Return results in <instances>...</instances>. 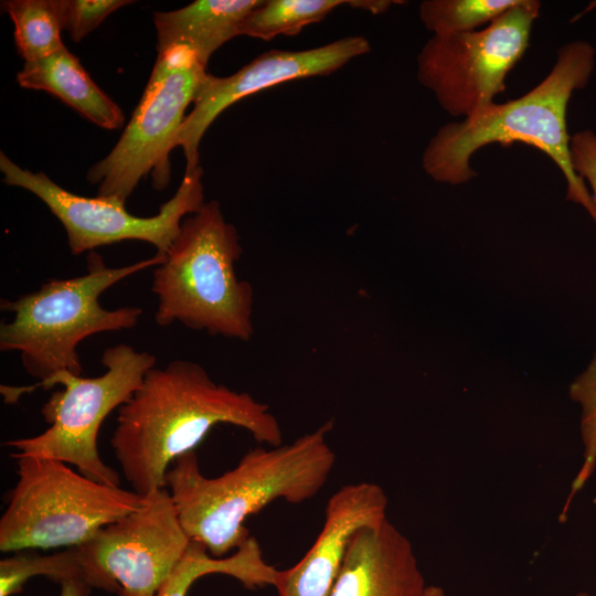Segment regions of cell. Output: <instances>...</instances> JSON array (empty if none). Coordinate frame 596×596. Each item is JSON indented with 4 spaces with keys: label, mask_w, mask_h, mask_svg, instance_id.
I'll use <instances>...</instances> for the list:
<instances>
[{
    "label": "cell",
    "mask_w": 596,
    "mask_h": 596,
    "mask_svg": "<svg viewBox=\"0 0 596 596\" xmlns=\"http://www.w3.org/2000/svg\"><path fill=\"white\" fill-rule=\"evenodd\" d=\"M574 596H590V595L586 592H578Z\"/></svg>",
    "instance_id": "28"
},
{
    "label": "cell",
    "mask_w": 596,
    "mask_h": 596,
    "mask_svg": "<svg viewBox=\"0 0 596 596\" xmlns=\"http://www.w3.org/2000/svg\"><path fill=\"white\" fill-rule=\"evenodd\" d=\"M331 429L327 422L290 444L252 449L215 478L201 472L194 451L178 457L166 486L189 539L223 557L249 538L244 526L249 515L277 499L298 504L315 497L336 462L327 440Z\"/></svg>",
    "instance_id": "2"
},
{
    "label": "cell",
    "mask_w": 596,
    "mask_h": 596,
    "mask_svg": "<svg viewBox=\"0 0 596 596\" xmlns=\"http://www.w3.org/2000/svg\"><path fill=\"white\" fill-rule=\"evenodd\" d=\"M570 150L575 173L589 184L596 222V134L590 129L577 131L571 137Z\"/></svg>",
    "instance_id": "24"
},
{
    "label": "cell",
    "mask_w": 596,
    "mask_h": 596,
    "mask_svg": "<svg viewBox=\"0 0 596 596\" xmlns=\"http://www.w3.org/2000/svg\"><path fill=\"white\" fill-rule=\"evenodd\" d=\"M0 170L6 184L30 191L50 209L63 225L73 255L127 240L147 242L156 247L157 254L166 255L183 219L205 203L201 166L185 172L174 195L160 206L158 214L148 217L130 214L125 202L117 198L72 193L44 172L19 167L3 152Z\"/></svg>",
    "instance_id": "10"
},
{
    "label": "cell",
    "mask_w": 596,
    "mask_h": 596,
    "mask_svg": "<svg viewBox=\"0 0 596 596\" xmlns=\"http://www.w3.org/2000/svg\"><path fill=\"white\" fill-rule=\"evenodd\" d=\"M156 362V356L148 351L120 343L103 352L100 363L106 371L102 375L83 377L60 372L35 384L34 387L44 389L64 386L63 391L54 392L41 409L50 426L36 436L8 440L6 446L14 448L19 455L74 465L95 481L119 487V475L98 454V432L105 418L130 400Z\"/></svg>",
    "instance_id": "7"
},
{
    "label": "cell",
    "mask_w": 596,
    "mask_h": 596,
    "mask_svg": "<svg viewBox=\"0 0 596 596\" xmlns=\"http://www.w3.org/2000/svg\"><path fill=\"white\" fill-rule=\"evenodd\" d=\"M2 9L14 25V42L25 62L46 57L65 47L57 0H6Z\"/></svg>",
    "instance_id": "18"
},
{
    "label": "cell",
    "mask_w": 596,
    "mask_h": 596,
    "mask_svg": "<svg viewBox=\"0 0 596 596\" xmlns=\"http://www.w3.org/2000/svg\"><path fill=\"white\" fill-rule=\"evenodd\" d=\"M570 397L581 407L579 433L583 444V461L571 485L560 521L566 520L574 497L585 487L596 469V353L570 385Z\"/></svg>",
    "instance_id": "22"
},
{
    "label": "cell",
    "mask_w": 596,
    "mask_h": 596,
    "mask_svg": "<svg viewBox=\"0 0 596 596\" xmlns=\"http://www.w3.org/2000/svg\"><path fill=\"white\" fill-rule=\"evenodd\" d=\"M166 255L123 267H108L95 251L87 255V272L72 278H51L39 289L14 300L1 299L12 319L0 326V350L15 351L25 372L43 383L60 372L81 375L78 344L100 332L134 328L141 308L106 309L99 304L108 288L138 272L156 267Z\"/></svg>",
    "instance_id": "4"
},
{
    "label": "cell",
    "mask_w": 596,
    "mask_h": 596,
    "mask_svg": "<svg viewBox=\"0 0 596 596\" xmlns=\"http://www.w3.org/2000/svg\"><path fill=\"white\" fill-rule=\"evenodd\" d=\"M264 0H196L168 12H155L157 50L185 46L206 65L215 51L240 35L245 19Z\"/></svg>",
    "instance_id": "15"
},
{
    "label": "cell",
    "mask_w": 596,
    "mask_h": 596,
    "mask_svg": "<svg viewBox=\"0 0 596 596\" xmlns=\"http://www.w3.org/2000/svg\"><path fill=\"white\" fill-rule=\"evenodd\" d=\"M116 422L110 445L126 480L141 496L166 487L170 462L194 451L217 424L246 429L273 447L283 441L268 405L215 383L201 364L181 359L149 370L118 408Z\"/></svg>",
    "instance_id": "1"
},
{
    "label": "cell",
    "mask_w": 596,
    "mask_h": 596,
    "mask_svg": "<svg viewBox=\"0 0 596 596\" xmlns=\"http://www.w3.org/2000/svg\"><path fill=\"white\" fill-rule=\"evenodd\" d=\"M541 3L520 0L480 31L433 35L417 55V78L453 117L471 116L505 89L530 45Z\"/></svg>",
    "instance_id": "9"
},
{
    "label": "cell",
    "mask_w": 596,
    "mask_h": 596,
    "mask_svg": "<svg viewBox=\"0 0 596 596\" xmlns=\"http://www.w3.org/2000/svg\"><path fill=\"white\" fill-rule=\"evenodd\" d=\"M190 543L163 487L145 496L140 509L103 526L75 549L91 588L118 596H156Z\"/></svg>",
    "instance_id": "11"
},
{
    "label": "cell",
    "mask_w": 596,
    "mask_h": 596,
    "mask_svg": "<svg viewBox=\"0 0 596 596\" xmlns=\"http://www.w3.org/2000/svg\"><path fill=\"white\" fill-rule=\"evenodd\" d=\"M520 0H425L419 19L433 35L476 31L519 3Z\"/></svg>",
    "instance_id": "21"
},
{
    "label": "cell",
    "mask_w": 596,
    "mask_h": 596,
    "mask_svg": "<svg viewBox=\"0 0 596 596\" xmlns=\"http://www.w3.org/2000/svg\"><path fill=\"white\" fill-rule=\"evenodd\" d=\"M11 456L19 478L0 519L1 552L79 546L145 503V496L103 485L63 461Z\"/></svg>",
    "instance_id": "6"
},
{
    "label": "cell",
    "mask_w": 596,
    "mask_h": 596,
    "mask_svg": "<svg viewBox=\"0 0 596 596\" xmlns=\"http://www.w3.org/2000/svg\"><path fill=\"white\" fill-rule=\"evenodd\" d=\"M409 540L387 519L353 535L330 596H425Z\"/></svg>",
    "instance_id": "14"
},
{
    "label": "cell",
    "mask_w": 596,
    "mask_h": 596,
    "mask_svg": "<svg viewBox=\"0 0 596 596\" xmlns=\"http://www.w3.org/2000/svg\"><path fill=\"white\" fill-rule=\"evenodd\" d=\"M34 576H45L60 585L70 581L85 583L75 547L50 555L23 550L0 561V596L19 593Z\"/></svg>",
    "instance_id": "20"
},
{
    "label": "cell",
    "mask_w": 596,
    "mask_h": 596,
    "mask_svg": "<svg viewBox=\"0 0 596 596\" xmlns=\"http://www.w3.org/2000/svg\"><path fill=\"white\" fill-rule=\"evenodd\" d=\"M207 72L185 46L158 53L143 94L119 140L110 152L93 164L87 180L97 184L98 196L126 203L139 181L149 173L161 191L171 179L169 155Z\"/></svg>",
    "instance_id": "8"
},
{
    "label": "cell",
    "mask_w": 596,
    "mask_h": 596,
    "mask_svg": "<svg viewBox=\"0 0 596 596\" xmlns=\"http://www.w3.org/2000/svg\"><path fill=\"white\" fill-rule=\"evenodd\" d=\"M349 0H267L243 22L240 35L269 41L277 35H295L305 26L323 20Z\"/></svg>",
    "instance_id": "19"
},
{
    "label": "cell",
    "mask_w": 596,
    "mask_h": 596,
    "mask_svg": "<svg viewBox=\"0 0 596 596\" xmlns=\"http://www.w3.org/2000/svg\"><path fill=\"white\" fill-rule=\"evenodd\" d=\"M596 50L587 41L563 45L547 76L523 96L491 103L461 121L441 126L427 143L422 167L435 181L462 184L477 175L471 156L490 143L522 142L540 149L558 167L567 183L566 199L594 217L588 188L571 162L567 106L573 93L584 88L595 68Z\"/></svg>",
    "instance_id": "3"
},
{
    "label": "cell",
    "mask_w": 596,
    "mask_h": 596,
    "mask_svg": "<svg viewBox=\"0 0 596 596\" xmlns=\"http://www.w3.org/2000/svg\"><path fill=\"white\" fill-rule=\"evenodd\" d=\"M91 587L78 581H70L61 584L60 596H88Z\"/></svg>",
    "instance_id": "26"
},
{
    "label": "cell",
    "mask_w": 596,
    "mask_h": 596,
    "mask_svg": "<svg viewBox=\"0 0 596 596\" xmlns=\"http://www.w3.org/2000/svg\"><path fill=\"white\" fill-rule=\"evenodd\" d=\"M394 3H403V2L389 1V0H349L350 7L362 9L373 14H380V13L385 12Z\"/></svg>",
    "instance_id": "25"
},
{
    "label": "cell",
    "mask_w": 596,
    "mask_h": 596,
    "mask_svg": "<svg viewBox=\"0 0 596 596\" xmlns=\"http://www.w3.org/2000/svg\"><path fill=\"white\" fill-rule=\"evenodd\" d=\"M20 86L57 97L83 117L105 129H118L125 116L120 107L91 78L66 47L32 62L18 73Z\"/></svg>",
    "instance_id": "16"
},
{
    "label": "cell",
    "mask_w": 596,
    "mask_h": 596,
    "mask_svg": "<svg viewBox=\"0 0 596 596\" xmlns=\"http://www.w3.org/2000/svg\"><path fill=\"white\" fill-rule=\"evenodd\" d=\"M370 50L366 38L351 35L307 50L267 51L230 76L207 73L177 136L175 146L183 149L187 160L185 172L201 166L199 147L203 135L232 104L289 81L329 75Z\"/></svg>",
    "instance_id": "12"
},
{
    "label": "cell",
    "mask_w": 596,
    "mask_h": 596,
    "mask_svg": "<svg viewBox=\"0 0 596 596\" xmlns=\"http://www.w3.org/2000/svg\"><path fill=\"white\" fill-rule=\"evenodd\" d=\"M242 253L236 227L226 222L219 201L205 202L185 216L164 262L153 270L156 323L180 322L211 336L248 341L254 333V290L236 276Z\"/></svg>",
    "instance_id": "5"
},
{
    "label": "cell",
    "mask_w": 596,
    "mask_h": 596,
    "mask_svg": "<svg viewBox=\"0 0 596 596\" xmlns=\"http://www.w3.org/2000/svg\"><path fill=\"white\" fill-rule=\"evenodd\" d=\"M425 596H445V592L439 586H427Z\"/></svg>",
    "instance_id": "27"
},
{
    "label": "cell",
    "mask_w": 596,
    "mask_h": 596,
    "mask_svg": "<svg viewBox=\"0 0 596 596\" xmlns=\"http://www.w3.org/2000/svg\"><path fill=\"white\" fill-rule=\"evenodd\" d=\"M387 497L376 483H348L328 500L323 526L305 556L292 567L278 571V596H330L350 542L363 526L383 523Z\"/></svg>",
    "instance_id": "13"
},
{
    "label": "cell",
    "mask_w": 596,
    "mask_h": 596,
    "mask_svg": "<svg viewBox=\"0 0 596 596\" xmlns=\"http://www.w3.org/2000/svg\"><path fill=\"white\" fill-rule=\"evenodd\" d=\"M278 570L263 557L257 540L249 536L235 553L212 556L205 545L191 541L189 549L156 596H185L191 585L209 574H224L238 579L246 588L274 585Z\"/></svg>",
    "instance_id": "17"
},
{
    "label": "cell",
    "mask_w": 596,
    "mask_h": 596,
    "mask_svg": "<svg viewBox=\"0 0 596 596\" xmlns=\"http://www.w3.org/2000/svg\"><path fill=\"white\" fill-rule=\"evenodd\" d=\"M132 0H57L63 30L74 42L94 31L111 12Z\"/></svg>",
    "instance_id": "23"
}]
</instances>
